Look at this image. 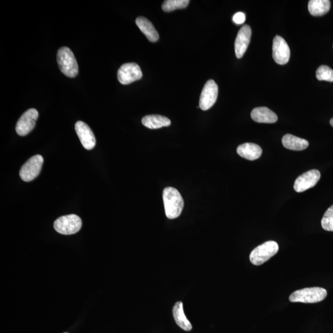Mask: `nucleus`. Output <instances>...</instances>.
Here are the masks:
<instances>
[{"mask_svg": "<svg viewBox=\"0 0 333 333\" xmlns=\"http://www.w3.org/2000/svg\"><path fill=\"white\" fill-rule=\"evenodd\" d=\"M279 250L278 243L274 240H268L252 250L249 259L254 265H261L273 257Z\"/></svg>", "mask_w": 333, "mask_h": 333, "instance_id": "nucleus-4", "label": "nucleus"}, {"mask_svg": "<svg viewBox=\"0 0 333 333\" xmlns=\"http://www.w3.org/2000/svg\"><path fill=\"white\" fill-rule=\"evenodd\" d=\"M57 61L59 67L65 76L71 78L77 76L79 73L78 64L70 48L64 46L59 49Z\"/></svg>", "mask_w": 333, "mask_h": 333, "instance_id": "nucleus-3", "label": "nucleus"}, {"mask_svg": "<svg viewBox=\"0 0 333 333\" xmlns=\"http://www.w3.org/2000/svg\"><path fill=\"white\" fill-rule=\"evenodd\" d=\"M282 144L286 149L293 151H302L308 146V142L291 134H287L282 138Z\"/></svg>", "mask_w": 333, "mask_h": 333, "instance_id": "nucleus-18", "label": "nucleus"}, {"mask_svg": "<svg viewBox=\"0 0 333 333\" xmlns=\"http://www.w3.org/2000/svg\"><path fill=\"white\" fill-rule=\"evenodd\" d=\"M233 21L236 24H242L246 21V15L242 12H237L233 15Z\"/></svg>", "mask_w": 333, "mask_h": 333, "instance_id": "nucleus-24", "label": "nucleus"}, {"mask_svg": "<svg viewBox=\"0 0 333 333\" xmlns=\"http://www.w3.org/2000/svg\"><path fill=\"white\" fill-rule=\"evenodd\" d=\"M237 153L246 159L254 160L260 157L262 154L261 146L255 143H246L239 145L237 148Z\"/></svg>", "mask_w": 333, "mask_h": 333, "instance_id": "nucleus-15", "label": "nucleus"}, {"mask_svg": "<svg viewBox=\"0 0 333 333\" xmlns=\"http://www.w3.org/2000/svg\"><path fill=\"white\" fill-rule=\"evenodd\" d=\"M189 3V0H166L163 2L162 8L163 11L171 12L187 8Z\"/></svg>", "mask_w": 333, "mask_h": 333, "instance_id": "nucleus-21", "label": "nucleus"}, {"mask_svg": "<svg viewBox=\"0 0 333 333\" xmlns=\"http://www.w3.org/2000/svg\"><path fill=\"white\" fill-rule=\"evenodd\" d=\"M75 128L83 146L87 150H91L94 148L96 138L89 126L85 122L78 121L76 123Z\"/></svg>", "mask_w": 333, "mask_h": 333, "instance_id": "nucleus-13", "label": "nucleus"}, {"mask_svg": "<svg viewBox=\"0 0 333 333\" xmlns=\"http://www.w3.org/2000/svg\"><path fill=\"white\" fill-rule=\"evenodd\" d=\"M43 158L41 155L32 156L22 166L20 177L24 181H31L38 177L42 168Z\"/></svg>", "mask_w": 333, "mask_h": 333, "instance_id": "nucleus-6", "label": "nucleus"}, {"mask_svg": "<svg viewBox=\"0 0 333 333\" xmlns=\"http://www.w3.org/2000/svg\"><path fill=\"white\" fill-rule=\"evenodd\" d=\"M316 77L320 81L333 82V70L327 66H321L316 72Z\"/></svg>", "mask_w": 333, "mask_h": 333, "instance_id": "nucleus-22", "label": "nucleus"}, {"mask_svg": "<svg viewBox=\"0 0 333 333\" xmlns=\"http://www.w3.org/2000/svg\"><path fill=\"white\" fill-rule=\"evenodd\" d=\"M82 221L78 215L70 214L62 216L54 221V228L59 233L70 235L81 229Z\"/></svg>", "mask_w": 333, "mask_h": 333, "instance_id": "nucleus-5", "label": "nucleus"}, {"mask_svg": "<svg viewBox=\"0 0 333 333\" xmlns=\"http://www.w3.org/2000/svg\"><path fill=\"white\" fill-rule=\"evenodd\" d=\"M64 333H68V332H64Z\"/></svg>", "mask_w": 333, "mask_h": 333, "instance_id": "nucleus-26", "label": "nucleus"}, {"mask_svg": "<svg viewBox=\"0 0 333 333\" xmlns=\"http://www.w3.org/2000/svg\"><path fill=\"white\" fill-rule=\"evenodd\" d=\"M142 123L148 128L157 129L171 125V121L168 117L164 116L149 115L143 117Z\"/></svg>", "mask_w": 333, "mask_h": 333, "instance_id": "nucleus-19", "label": "nucleus"}, {"mask_svg": "<svg viewBox=\"0 0 333 333\" xmlns=\"http://www.w3.org/2000/svg\"><path fill=\"white\" fill-rule=\"evenodd\" d=\"M290 49L288 43L282 36L276 35L273 42V58L277 64H286L290 58Z\"/></svg>", "mask_w": 333, "mask_h": 333, "instance_id": "nucleus-11", "label": "nucleus"}, {"mask_svg": "<svg viewBox=\"0 0 333 333\" xmlns=\"http://www.w3.org/2000/svg\"><path fill=\"white\" fill-rule=\"evenodd\" d=\"M143 76L140 66L134 63L123 64L117 72V78L123 85H128L130 83L140 80Z\"/></svg>", "mask_w": 333, "mask_h": 333, "instance_id": "nucleus-7", "label": "nucleus"}, {"mask_svg": "<svg viewBox=\"0 0 333 333\" xmlns=\"http://www.w3.org/2000/svg\"><path fill=\"white\" fill-rule=\"evenodd\" d=\"M172 311L175 322L179 327L186 331H190L192 329V325L184 314L183 302H177L173 308Z\"/></svg>", "mask_w": 333, "mask_h": 333, "instance_id": "nucleus-16", "label": "nucleus"}, {"mask_svg": "<svg viewBox=\"0 0 333 333\" xmlns=\"http://www.w3.org/2000/svg\"><path fill=\"white\" fill-rule=\"evenodd\" d=\"M330 124H331L332 126H333V118L330 120Z\"/></svg>", "mask_w": 333, "mask_h": 333, "instance_id": "nucleus-25", "label": "nucleus"}, {"mask_svg": "<svg viewBox=\"0 0 333 333\" xmlns=\"http://www.w3.org/2000/svg\"><path fill=\"white\" fill-rule=\"evenodd\" d=\"M252 119L256 122L273 123L278 120L276 114L266 107H258L253 109Z\"/></svg>", "mask_w": 333, "mask_h": 333, "instance_id": "nucleus-14", "label": "nucleus"}, {"mask_svg": "<svg viewBox=\"0 0 333 333\" xmlns=\"http://www.w3.org/2000/svg\"><path fill=\"white\" fill-rule=\"evenodd\" d=\"M39 112L35 109H30L25 112L18 119L15 131L20 136H26L29 134L35 127Z\"/></svg>", "mask_w": 333, "mask_h": 333, "instance_id": "nucleus-9", "label": "nucleus"}, {"mask_svg": "<svg viewBox=\"0 0 333 333\" xmlns=\"http://www.w3.org/2000/svg\"><path fill=\"white\" fill-rule=\"evenodd\" d=\"M251 28L248 25L244 26L237 33L234 43V49L237 58H242L245 54L251 41Z\"/></svg>", "mask_w": 333, "mask_h": 333, "instance_id": "nucleus-12", "label": "nucleus"}, {"mask_svg": "<svg viewBox=\"0 0 333 333\" xmlns=\"http://www.w3.org/2000/svg\"><path fill=\"white\" fill-rule=\"evenodd\" d=\"M322 227L324 230L333 231V205L325 212L322 220Z\"/></svg>", "mask_w": 333, "mask_h": 333, "instance_id": "nucleus-23", "label": "nucleus"}, {"mask_svg": "<svg viewBox=\"0 0 333 333\" xmlns=\"http://www.w3.org/2000/svg\"><path fill=\"white\" fill-rule=\"evenodd\" d=\"M321 177L320 172L317 170L305 172L296 179L294 189L298 193L304 192L310 188L316 186Z\"/></svg>", "mask_w": 333, "mask_h": 333, "instance_id": "nucleus-10", "label": "nucleus"}, {"mask_svg": "<svg viewBox=\"0 0 333 333\" xmlns=\"http://www.w3.org/2000/svg\"><path fill=\"white\" fill-rule=\"evenodd\" d=\"M325 289L320 287H312L297 290L290 295L289 299L291 302L313 304L322 301L326 298Z\"/></svg>", "mask_w": 333, "mask_h": 333, "instance_id": "nucleus-2", "label": "nucleus"}, {"mask_svg": "<svg viewBox=\"0 0 333 333\" xmlns=\"http://www.w3.org/2000/svg\"><path fill=\"white\" fill-rule=\"evenodd\" d=\"M331 2L329 0H311L308 2V9L313 16H322L329 11Z\"/></svg>", "mask_w": 333, "mask_h": 333, "instance_id": "nucleus-20", "label": "nucleus"}, {"mask_svg": "<svg viewBox=\"0 0 333 333\" xmlns=\"http://www.w3.org/2000/svg\"><path fill=\"white\" fill-rule=\"evenodd\" d=\"M136 24L150 42H156L159 40L158 33L154 28L153 24L146 17H138L136 20Z\"/></svg>", "mask_w": 333, "mask_h": 333, "instance_id": "nucleus-17", "label": "nucleus"}, {"mask_svg": "<svg viewBox=\"0 0 333 333\" xmlns=\"http://www.w3.org/2000/svg\"><path fill=\"white\" fill-rule=\"evenodd\" d=\"M218 85L214 80H209L206 82L200 94L199 107L203 110L211 108L217 101L218 97Z\"/></svg>", "mask_w": 333, "mask_h": 333, "instance_id": "nucleus-8", "label": "nucleus"}, {"mask_svg": "<svg viewBox=\"0 0 333 333\" xmlns=\"http://www.w3.org/2000/svg\"><path fill=\"white\" fill-rule=\"evenodd\" d=\"M163 200L166 217L175 219L180 215L183 209L184 201L177 190L172 187L165 188L163 191Z\"/></svg>", "mask_w": 333, "mask_h": 333, "instance_id": "nucleus-1", "label": "nucleus"}]
</instances>
